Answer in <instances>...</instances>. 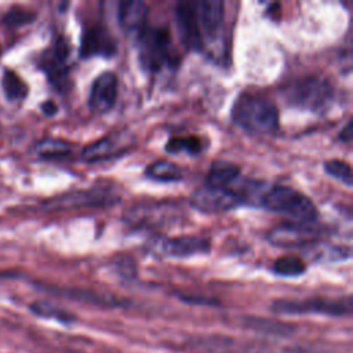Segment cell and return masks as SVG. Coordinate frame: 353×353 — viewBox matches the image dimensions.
<instances>
[{
	"instance_id": "cell-1",
	"label": "cell",
	"mask_w": 353,
	"mask_h": 353,
	"mask_svg": "<svg viewBox=\"0 0 353 353\" xmlns=\"http://www.w3.org/2000/svg\"><path fill=\"white\" fill-rule=\"evenodd\" d=\"M234 124L255 134H270L279 128V110L269 98L244 92L232 106Z\"/></svg>"
},
{
	"instance_id": "cell-2",
	"label": "cell",
	"mask_w": 353,
	"mask_h": 353,
	"mask_svg": "<svg viewBox=\"0 0 353 353\" xmlns=\"http://www.w3.org/2000/svg\"><path fill=\"white\" fill-rule=\"evenodd\" d=\"M258 205L290 216L295 222H314L317 218V208L313 201L299 190L290 186H265L259 196Z\"/></svg>"
},
{
	"instance_id": "cell-3",
	"label": "cell",
	"mask_w": 353,
	"mask_h": 353,
	"mask_svg": "<svg viewBox=\"0 0 353 353\" xmlns=\"http://www.w3.org/2000/svg\"><path fill=\"white\" fill-rule=\"evenodd\" d=\"M285 101L299 109L324 112L332 101V85L319 76L298 77L283 90Z\"/></svg>"
},
{
	"instance_id": "cell-4",
	"label": "cell",
	"mask_w": 353,
	"mask_h": 353,
	"mask_svg": "<svg viewBox=\"0 0 353 353\" xmlns=\"http://www.w3.org/2000/svg\"><path fill=\"white\" fill-rule=\"evenodd\" d=\"M141 65L152 72H157L175 63L170 32L163 26H145L138 34Z\"/></svg>"
},
{
	"instance_id": "cell-5",
	"label": "cell",
	"mask_w": 353,
	"mask_h": 353,
	"mask_svg": "<svg viewBox=\"0 0 353 353\" xmlns=\"http://www.w3.org/2000/svg\"><path fill=\"white\" fill-rule=\"evenodd\" d=\"M273 310L285 314H327L345 316L352 312V299L331 298H306V299H279L273 302Z\"/></svg>"
},
{
	"instance_id": "cell-6",
	"label": "cell",
	"mask_w": 353,
	"mask_h": 353,
	"mask_svg": "<svg viewBox=\"0 0 353 353\" xmlns=\"http://www.w3.org/2000/svg\"><path fill=\"white\" fill-rule=\"evenodd\" d=\"M119 201V196L112 189L95 186L83 190H72L52 197L44 203L48 210H69L80 207H106Z\"/></svg>"
},
{
	"instance_id": "cell-7",
	"label": "cell",
	"mask_w": 353,
	"mask_h": 353,
	"mask_svg": "<svg viewBox=\"0 0 353 353\" xmlns=\"http://www.w3.org/2000/svg\"><path fill=\"white\" fill-rule=\"evenodd\" d=\"M190 204L204 212H223L243 204L234 189L218 188L204 183L190 196Z\"/></svg>"
},
{
	"instance_id": "cell-8",
	"label": "cell",
	"mask_w": 353,
	"mask_h": 353,
	"mask_svg": "<svg viewBox=\"0 0 353 353\" xmlns=\"http://www.w3.org/2000/svg\"><path fill=\"white\" fill-rule=\"evenodd\" d=\"M313 222H292L283 223L273 228L268 239L272 244L279 247H305L314 243L321 234V230L312 225Z\"/></svg>"
},
{
	"instance_id": "cell-9",
	"label": "cell",
	"mask_w": 353,
	"mask_h": 353,
	"mask_svg": "<svg viewBox=\"0 0 353 353\" xmlns=\"http://www.w3.org/2000/svg\"><path fill=\"white\" fill-rule=\"evenodd\" d=\"M175 21L183 46L192 51H201L204 47V40L199 22L196 3H178L175 7Z\"/></svg>"
},
{
	"instance_id": "cell-10",
	"label": "cell",
	"mask_w": 353,
	"mask_h": 353,
	"mask_svg": "<svg viewBox=\"0 0 353 353\" xmlns=\"http://www.w3.org/2000/svg\"><path fill=\"white\" fill-rule=\"evenodd\" d=\"M117 51L113 34L103 25H91L84 29L80 41V57H112Z\"/></svg>"
},
{
	"instance_id": "cell-11",
	"label": "cell",
	"mask_w": 353,
	"mask_h": 353,
	"mask_svg": "<svg viewBox=\"0 0 353 353\" xmlns=\"http://www.w3.org/2000/svg\"><path fill=\"white\" fill-rule=\"evenodd\" d=\"M117 76L113 72H103L91 84L88 105L95 113L109 112L117 99Z\"/></svg>"
},
{
	"instance_id": "cell-12",
	"label": "cell",
	"mask_w": 353,
	"mask_h": 353,
	"mask_svg": "<svg viewBox=\"0 0 353 353\" xmlns=\"http://www.w3.org/2000/svg\"><path fill=\"white\" fill-rule=\"evenodd\" d=\"M68 57L69 44L65 37L59 36L52 48L46 52L43 58V68L46 69L50 80L57 85H63L68 79Z\"/></svg>"
},
{
	"instance_id": "cell-13",
	"label": "cell",
	"mask_w": 353,
	"mask_h": 353,
	"mask_svg": "<svg viewBox=\"0 0 353 353\" xmlns=\"http://www.w3.org/2000/svg\"><path fill=\"white\" fill-rule=\"evenodd\" d=\"M210 240L201 236L182 234L164 240L163 252L167 256L185 258L196 254H207L210 251Z\"/></svg>"
},
{
	"instance_id": "cell-14",
	"label": "cell",
	"mask_w": 353,
	"mask_h": 353,
	"mask_svg": "<svg viewBox=\"0 0 353 353\" xmlns=\"http://www.w3.org/2000/svg\"><path fill=\"white\" fill-rule=\"evenodd\" d=\"M148 18V6L142 0H124L119 3L117 19L120 26L127 33H135L137 36L145 28Z\"/></svg>"
},
{
	"instance_id": "cell-15",
	"label": "cell",
	"mask_w": 353,
	"mask_h": 353,
	"mask_svg": "<svg viewBox=\"0 0 353 353\" xmlns=\"http://www.w3.org/2000/svg\"><path fill=\"white\" fill-rule=\"evenodd\" d=\"M196 6L200 28L204 30L205 36L211 39L216 37L219 34L225 18L223 3L219 0H204L196 3Z\"/></svg>"
},
{
	"instance_id": "cell-16",
	"label": "cell",
	"mask_w": 353,
	"mask_h": 353,
	"mask_svg": "<svg viewBox=\"0 0 353 353\" xmlns=\"http://www.w3.org/2000/svg\"><path fill=\"white\" fill-rule=\"evenodd\" d=\"M121 150H123L121 134H108L101 139L85 146L81 152V159L87 163H95V161L106 160Z\"/></svg>"
},
{
	"instance_id": "cell-17",
	"label": "cell",
	"mask_w": 353,
	"mask_h": 353,
	"mask_svg": "<svg viewBox=\"0 0 353 353\" xmlns=\"http://www.w3.org/2000/svg\"><path fill=\"white\" fill-rule=\"evenodd\" d=\"M240 168L225 160L214 161L207 174V185L218 186V188H230V185L239 178Z\"/></svg>"
},
{
	"instance_id": "cell-18",
	"label": "cell",
	"mask_w": 353,
	"mask_h": 353,
	"mask_svg": "<svg viewBox=\"0 0 353 353\" xmlns=\"http://www.w3.org/2000/svg\"><path fill=\"white\" fill-rule=\"evenodd\" d=\"M145 174L148 178H152L160 182H175L182 179L181 168L175 163L168 160H157L152 163L146 168Z\"/></svg>"
},
{
	"instance_id": "cell-19",
	"label": "cell",
	"mask_w": 353,
	"mask_h": 353,
	"mask_svg": "<svg viewBox=\"0 0 353 353\" xmlns=\"http://www.w3.org/2000/svg\"><path fill=\"white\" fill-rule=\"evenodd\" d=\"M203 141L196 135H179L172 137L165 143V150L168 153H189L199 154L203 150Z\"/></svg>"
},
{
	"instance_id": "cell-20",
	"label": "cell",
	"mask_w": 353,
	"mask_h": 353,
	"mask_svg": "<svg viewBox=\"0 0 353 353\" xmlns=\"http://www.w3.org/2000/svg\"><path fill=\"white\" fill-rule=\"evenodd\" d=\"M1 84H3L4 94L11 101L23 99L26 97V94H28L26 83L11 69H6L3 72Z\"/></svg>"
},
{
	"instance_id": "cell-21",
	"label": "cell",
	"mask_w": 353,
	"mask_h": 353,
	"mask_svg": "<svg viewBox=\"0 0 353 353\" xmlns=\"http://www.w3.org/2000/svg\"><path fill=\"white\" fill-rule=\"evenodd\" d=\"M273 270L279 276L295 277V276H301L302 273H305L306 265L296 255H284L274 261Z\"/></svg>"
},
{
	"instance_id": "cell-22",
	"label": "cell",
	"mask_w": 353,
	"mask_h": 353,
	"mask_svg": "<svg viewBox=\"0 0 353 353\" xmlns=\"http://www.w3.org/2000/svg\"><path fill=\"white\" fill-rule=\"evenodd\" d=\"M34 150L41 157H61L70 152V145L62 139L46 138L36 143Z\"/></svg>"
},
{
	"instance_id": "cell-23",
	"label": "cell",
	"mask_w": 353,
	"mask_h": 353,
	"mask_svg": "<svg viewBox=\"0 0 353 353\" xmlns=\"http://www.w3.org/2000/svg\"><path fill=\"white\" fill-rule=\"evenodd\" d=\"M324 171L330 176H334V178L339 179L341 182H343L346 186L353 185L352 170H350V165L346 161H342V160H338V159L327 160L324 163Z\"/></svg>"
},
{
	"instance_id": "cell-24",
	"label": "cell",
	"mask_w": 353,
	"mask_h": 353,
	"mask_svg": "<svg viewBox=\"0 0 353 353\" xmlns=\"http://www.w3.org/2000/svg\"><path fill=\"white\" fill-rule=\"evenodd\" d=\"M30 309L39 314V316H43V317H52V319H57L59 321H70L73 317L69 316L66 312L52 306L51 303L48 302H43V301H39V302H34Z\"/></svg>"
},
{
	"instance_id": "cell-25",
	"label": "cell",
	"mask_w": 353,
	"mask_h": 353,
	"mask_svg": "<svg viewBox=\"0 0 353 353\" xmlns=\"http://www.w3.org/2000/svg\"><path fill=\"white\" fill-rule=\"evenodd\" d=\"M33 18H34V12L21 8V7H14L7 12V15L4 17V21L8 25L19 26L23 23H29Z\"/></svg>"
},
{
	"instance_id": "cell-26",
	"label": "cell",
	"mask_w": 353,
	"mask_h": 353,
	"mask_svg": "<svg viewBox=\"0 0 353 353\" xmlns=\"http://www.w3.org/2000/svg\"><path fill=\"white\" fill-rule=\"evenodd\" d=\"M250 323H251L252 328H256V330L272 331L276 334H287L288 332V327L283 323L265 320V319H250Z\"/></svg>"
},
{
	"instance_id": "cell-27",
	"label": "cell",
	"mask_w": 353,
	"mask_h": 353,
	"mask_svg": "<svg viewBox=\"0 0 353 353\" xmlns=\"http://www.w3.org/2000/svg\"><path fill=\"white\" fill-rule=\"evenodd\" d=\"M339 139H342L343 142H350V139H352V121L346 123L345 128L339 134Z\"/></svg>"
},
{
	"instance_id": "cell-28",
	"label": "cell",
	"mask_w": 353,
	"mask_h": 353,
	"mask_svg": "<svg viewBox=\"0 0 353 353\" xmlns=\"http://www.w3.org/2000/svg\"><path fill=\"white\" fill-rule=\"evenodd\" d=\"M41 109L46 114H54L57 112V105L52 101H47L41 105Z\"/></svg>"
}]
</instances>
